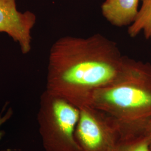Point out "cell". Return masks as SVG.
<instances>
[{
  "instance_id": "6da1fadb",
  "label": "cell",
  "mask_w": 151,
  "mask_h": 151,
  "mask_svg": "<svg viewBox=\"0 0 151 151\" xmlns=\"http://www.w3.org/2000/svg\"><path fill=\"white\" fill-rule=\"evenodd\" d=\"M124 58L101 34L61 37L50 49L46 90L78 108L91 105L93 93L113 81Z\"/></svg>"
},
{
  "instance_id": "7a4b0ae2",
  "label": "cell",
  "mask_w": 151,
  "mask_h": 151,
  "mask_svg": "<svg viewBox=\"0 0 151 151\" xmlns=\"http://www.w3.org/2000/svg\"><path fill=\"white\" fill-rule=\"evenodd\" d=\"M91 105L127 124L151 118V63L124 55L119 73L92 95Z\"/></svg>"
},
{
  "instance_id": "3957f363",
  "label": "cell",
  "mask_w": 151,
  "mask_h": 151,
  "mask_svg": "<svg viewBox=\"0 0 151 151\" xmlns=\"http://www.w3.org/2000/svg\"><path fill=\"white\" fill-rule=\"evenodd\" d=\"M80 110L46 90L40 97L39 130L45 151H82L76 138Z\"/></svg>"
},
{
  "instance_id": "277c9868",
  "label": "cell",
  "mask_w": 151,
  "mask_h": 151,
  "mask_svg": "<svg viewBox=\"0 0 151 151\" xmlns=\"http://www.w3.org/2000/svg\"><path fill=\"white\" fill-rule=\"evenodd\" d=\"M76 140L82 151H113L124 134L126 124L91 105L79 108Z\"/></svg>"
},
{
  "instance_id": "5b68a950",
  "label": "cell",
  "mask_w": 151,
  "mask_h": 151,
  "mask_svg": "<svg viewBox=\"0 0 151 151\" xmlns=\"http://www.w3.org/2000/svg\"><path fill=\"white\" fill-rule=\"evenodd\" d=\"M36 22L34 13L17 10L16 0H0V32L7 34L19 44L23 54L31 51L32 30Z\"/></svg>"
},
{
  "instance_id": "8992f818",
  "label": "cell",
  "mask_w": 151,
  "mask_h": 151,
  "mask_svg": "<svg viewBox=\"0 0 151 151\" xmlns=\"http://www.w3.org/2000/svg\"><path fill=\"white\" fill-rule=\"evenodd\" d=\"M139 0H105L101 5L103 16L118 27L130 26L138 13Z\"/></svg>"
},
{
  "instance_id": "52a82bcc",
  "label": "cell",
  "mask_w": 151,
  "mask_h": 151,
  "mask_svg": "<svg viewBox=\"0 0 151 151\" xmlns=\"http://www.w3.org/2000/svg\"><path fill=\"white\" fill-rule=\"evenodd\" d=\"M145 123L126 124L124 134L113 151H151L144 131Z\"/></svg>"
},
{
  "instance_id": "ba28073f",
  "label": "cell",
  "mask_w": 151,
  "mask_h": 151,
  "mask_svg": "<svg viewBox=\"0 0 151 151\" xmlns=\"http://www.w3.org/2000/svg\"><path fill=\"white\" fill-rule=\"evenodd\" d=\"M142 5L134 22L128 27L130 37L134 38L142 32L151 40V0H140Z\"/></svg>"
},
{
  "instance_id": "9c48e42d",
  "label": "cell",
  "mask_w": 151,
  "mask_h": 151,
  "mask_svg": "<svg viewBox=\"0 0 151 151\" xmlns=\"http://www.w3.org/2000/svg\"><path fill=\"white\" fill-rule=\"evenodd\" d=\"M3 113L4 111H2L0 113V127L3 124L6 123L8 120H9L13 115V111L11 108H9L5 113L4 114ZM4 134H5V132L2 130H1L0 131V140L2 138Z\"/></svg>"
},
{
  "instance_id": "30bf717a",
  "label": "cell",
  "mask_w": 151,
  "mask_h": 151,
  "mask_svg": "<svg viewBox=\"0 0 151 151\" xmlns=\"http://www.w3.org/2000/svg\"><path fill=\"white\" fill-rule=\"evenodd\" d=\"M144 131L148 139L149 147L151 151V118L148 119L144 124Z\"/></svg>"
}]
</instances>
